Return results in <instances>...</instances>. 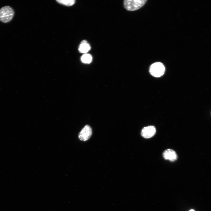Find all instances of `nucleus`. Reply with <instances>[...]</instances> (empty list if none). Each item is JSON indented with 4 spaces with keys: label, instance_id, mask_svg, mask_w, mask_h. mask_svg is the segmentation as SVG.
Returning <instances> with one entry per match:
<instances>
[{
    "label": "nucleus",
    "instance_id": "obj_1",
    "mask_svg": "<svg viewBox=\"0 0 211 211\" xmlns=\"http://www.w3.org/2000/svg\"><path fill=\"white\" fill-rule=\"evenodd\" d=\"M147 1V0H125L124 1L123 5L127 10L134 11L140 8Z\"/></svg>",
    "mask_w": 211,
    "mask_h": 211
},
{
    "label": "nucleus",
    "instance_id": "obj_2",
    "mask_svg": "<svg viewBox=\"0 0 211 211\" xmlns=\"http://www.w3.org/2000/svg\"><path fill=\"white\" fill-rule=\"evenodd\" d=\"M14 14V11L11 7H3L0 9V20L3 23L9 22L12 19Z\"/></svg>",
    "mask_w": 211,
    "mask_h": 211
},
{
    "label": "nucleus",
    "instance_id": "obj_3",
    "mask_svg": "<svg viewBox=\"0 0 211 211\" xmlns=\"http://www.w3.org/2000/svg\"><path fill=\"white\" fill-rule=\"evenodd\" d=\"M165 69L164 65L160 62H156L150 66L149 72L151 74L155 77H159L164 73Z\"/></svg>",
    "mask_w": 211,
    "mask_h": 211
},
{
    "label": "nucleus",
    "instance_id": "obj_4",
    "mask_svg": "<svg viewBox=\"0 0 211 211\" xmlns=\"http://www.w3.org/2000/svg\"><path fill=\"white\" fill-rule=\"evenodd\" d=\"M92 134V130L88 125L85 126L82 129L78 135L79 139L82 141H86L88 140Z\"/></svg>",
    "mask_w": 211,
    "mask_h": 211
},
{
    "label": "nucleus",
    "instance_id": "obj_5",
    "mask_svg": "<svg viewBox=\"0 0 211 211\" xmlns=\"http://www.w3.org/2000/svg\"><path fill=\"white\" fill-rule=\"evenodd\" d=\"M156 133V129L153 126L150 125L144 127L142 130L141 135L145 138H149L153 137Z\"/></svg>",
    "mask_w": 211,
    "mask_h": 211
},
{
    "label": "nucleus",
    "instance_id": "obj_6",
    "mask_svg": "<svg viewBox=\"0 0 211 211\" xmlns=\"http://www.w3.org/2000/svg\"><path fill=\"white\" fill-rule=\"evenodd\" d=\"M163 156L165 159L169 160L171 162L176 161L178 158L175 152L171 149L165 150L163 153Z\"/></svg>",
    "mask_w": 211,
    "mask_h": 211
},
{
    "label": "nucleus",
    "instance_id": "obj_7",
    "mask_svg": "<svg viewBox=\"0 0 211 211\" xmlns=\"http://www.w3.org/2000/svg\"><path fill=\"white\" fill-rule=\"evenodd\" d=\"M91 49L89 45L86 41L83 40L81 41L78 48L79 52L81 53H86L87 52Z\"/></svg>",
    "mask_w": 211,
    "mask_h": 211
},
{
    "label": "nucleus",
    "instance_id": "obj_8",
    "mask_svg": "<svg viewBox=\"0 0 211 211\" xmlns=\"http://www.w3.org/2000/svg\"><path fill=\"white\" fill-rule=\"evenodd\" d=\"M91 56L88 54H85L82 55L81 57V61L84 63L89 64L90 63L92 60Z\"/></svg>",
    "mask_w": 211,
    "mask_h": 211
},
{
    "label": "nucleus",
    "instance_id": "obj_9",
    "mask_svg": "<svg viewBox=\"0 0 211 211\" xmlns=\"http://www.w3.org/2000/svg\"><path fill=\"white\" fill-rule=\"evenodd\" d=\"M57 1L61 4L67 6H72L75 3L74 0H58Z\"/></svg>",
    "mask_w": 211,
    "mask_h": 211
},
{
    "label": "nucleus",
    "instance_id": "obj_10",
    "mask_svg": "<svg viewBox=\"0 0 211 211\" xmlns=\"http://www.w3.org/2000/svg\"><path fill=\"white\" fill-rule=\"evenodd\" d=\"M189 211H195V210H191Z\"/></svg>",
    "mask_w": 211,
    "mask_h": 211
}]
</instances>
